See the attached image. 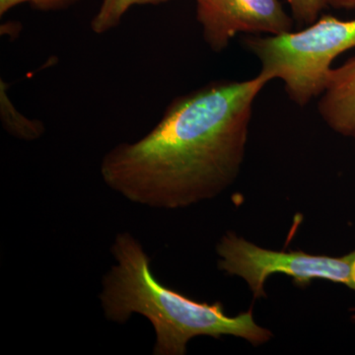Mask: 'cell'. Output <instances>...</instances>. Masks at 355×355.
I'll use <instances>...</instances> for the list:
<instances>
[{
    "label": "cell",
    "mask_w": 355,
    "mask_h": 355,
    "mask_svg": "<svg viewBox=\"0 0 355 355\" xmlns=\"http://www.w3.org/2000/svg\"><path fill=\"white\" fill-rule=\"evenodd\" d=\"M196 1L203 38L214 51H223L238 33H268L279 36L291 32L293 25L279 0Z\"/></svg>",
    "instance_id": "obj_5"
},
{
    "label": "cell",
    "mask_w": 355,
    "mask_h": 355,
    "mask_svg": "<svg viewBox=\"0 0 355 355\" xmlns=\"http://www.w3.org/2000/svg\"><path fill=\"white\" fill-rule=\"evenodd\" d=\"M111 253L116 265L103 277V312L119 324L135 314L146 317L155 331L154 355H184L191 338L202 336H234L254 345L272 338L270 331L254 323L252 309L229 317L220 302H198L161 284L141 243L130 233L116 235Z\"/></svg>",
    "instance_id": "obj_2"
},
{
    "label": "cell",
    "mask_w": 355,
    "mask_h": 355,
    "mask_svg": "<svg viewBox=\"0 0 355 355\" xmlns=\"http://www.w3.org/2000/svg\"><path fill=\"white\" fill-rule=\"evenodd\" d=\"M324 2L336 8L355 9V0H324Z\"/></svg>",
    "instance_id": "obj_11"
},
{
    "label": "cell",
    "mask_w": 355,
    "mask_h": 355,
    "mask_svg": "<svg viewBox=\"0 0 355 355\" xmlns=\"http://www.w3.org/2000/svg\"><path fill=\"white\" fill-rule=\"evenodd\" d=\"M1 83V119L7 132L18 139L34 140L39 139L44 132L41 121L28 120L14 109L7 99L6 91Z\"/></svg>",
    "instance_id": "obj_7"
},
{
    "label": "cell",
    "mask_w": 355,
    "mask_h": 355,
    "mask_svg": "<svg viewBox=\"0 0 355 355\" xmlns=\"http://www.w3.org/2000/svg\"><path fill=\"white\" fill-rule=\"evenodd\" d=\"M139 0H102L92 21L91 29L96 34H104L118 27L125 14L133 6H137Z\"/></svg>",
    "instance_id": "obj_8"
},
{
    "label": "cell",
    "mask_w": 355,
    "mask_h": 355,
    "mask_svg": "<svg viewBox=\"0 0 355 355\" xmlns=\"http://www.w3.org/2000/svg\"><path fill=\"white\" fill-rule=\"evenodd\" d=\"M216 251L220 257L219 270L245 279L254 299L266 297V279L277 273L292 277L300 288L310 286L313 280L324 279L355 291V250L342 257L272 251L227 233L217 245Z\"/></svg>",
    "instance_id": "obj_4"
},
{
    "label": "cell",
    "mask_w": 355,
    "mask_h": 355,
    "mask_svg": "<svg viewBox=\"0 0 355 355\" xmlns=\"http://www.w3.org/2000/svg\"><path fill=\"white\" fill-rule=\"evenodd\" d=\"M167 1L169 0H139L137 6H158Z\"/></svg>",
    "instance_id": "obj_12"
},
{
    "label": "cell",
    "mask_w": 355,
    "mask_h": 355,
    "mask_svg": "<svg viewBox=\"0 0 355 355\" xmlns=\"http://www.w3.org/2000/svg\"><path fill=\"white\" fill-rule=\"evenodd\" d=\"M270 80L261 72L176 98L144 137L105 154L103 181L153 209H183L216 197L239 174L254 102Z\"/></svg>",
    "instance_id": "obj_1"
},
{
    "label": "cell",
    "mask_w": 355,
    "mask_h": 355,
    "mask_svg": "<svg viewBox=\"0 0 355 355\" xmlns=\"http://www.w3.org/2000/svg\"><path fill=\"white\" fill-rule=\"evenodd\" d=\"M295 18L305 23H314L323 7L324 0H287Z\"/></svg>",
    "instance_id": "obj_10"
},
{
    "label": "cell",
    "mask_w": 355,
    "mask_h": 355,
    "mask_svg": "<svg viewBox=\"0 0 355 355\" xmlns=\"http://www.w3.org/2000/svg\"><path fill=\"white\" fill-rule=\"evenodd\" d=\"M352 312H354V314H352V320H354V321H355V308H352Z\"/></svg>",
    "instance_id": "obj_13"
},
{
    "label": "cell",
    "mask_w": 355,
    "mask_h": 355,
    "mask_svg": "<svg viewBox=\"0 0 355 355\" xmlns=\"http://www.w3.org/2000/svg\"><path fill=\"white\" fill-rule=\"evenodd\" d=\"M79 0H0V15L23 3L31 4L33 7L42 11H55L69 8Z\"/></svg>",
    "instance_id": "obj_9"
},
{
    "label": "cell",
    "mask_w": 355,
    "mask_h": 355,
    "mask_svg": "<svg viewBox=\"0 0 355 355\" xmlns=\"http://www.w3.org/2000/svg\"><path fill=\"white\" fill-rule=\"evenodd\" d=\"M245 44L260 60L261 73L284 80L292 101L306 106L326 89L333 60L355 48V19L326 15L303 31L251 37Z\"/></svg>",
    "instance_id": "obj_3"
},
{
    "label": "cell",
    "mask_w": 355,
    "mask_h": 355,
    "mask_svg": "<svg viewBox=\"0 0 355 355\" xmlns=\"http://www.w3.org/2000/svg\"><path fill=\"white\" fill-rule=\"evenodd\" d=\"M319 102L327 125L345 137L355 139V58L331 69Z\"/></svg>",
    "instance_id": "obj_6"
}]
</instances>
